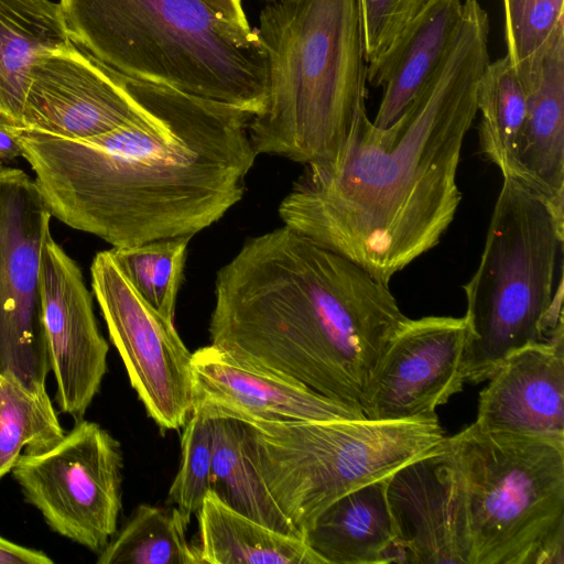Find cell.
Masks as SVG:
<instances>
[{
    "instance_id": "6da1fadb",
    "label": "cell",
    "mask_w": 564,
    "mask_h": 564,
    "mask_svg": "<svg viewBox=\"0 0 564 564\" xmlns=\"http://www.w3.org/2000/svg\"><path fill=\"white\" fill-rule=\"evenodd\" d=\"M488 35L487 12L466 0L446 56L404 112L378 128L362 102L336 156L305 165L281 202L283 224L386 284L434 248L462 200L457 170Z\"/></svg>"
},
{
    "instance_id": "7a4b0ae2",
    "label": "cell",
    "mask_w": 564,
    "mask_h": 564,
    "mask_svg": "<svg viewBox=\"0 0 564 564\" xmlns=\"http://www.w3.org/2000/svg\"><path fill=\"white\" fill-rule=\"evenodd\" d=\"M120 76L148 117L85 139L21 130L22 156L52 216L74 229L113 248L192 237L243 196L252 115Z\"/></svg>"
},
{
    "instance_id": "3957f363",
    "label": "cell",
    "mask_w": 564,
    "mask_h": 564,
    "mask_svg": "<svg viewBox=\"0 0 564 564\" xmlns=\"http://www.w3.org/2000/svg\"><path fill=\"white\" fill-rule=\"evenodd\" d=\"M408 319L389 284L283 225L245 241L218 270L208 332L234 358L359 408Z\"/></svg>"
},
{
    "instance_id": "277c9868",
    "label": "cell",
    "mask_w": 564,
    "mask_h": 564,
    "mask_svg": "<svg viewBox=\"0 0 564 564\" xmlns=\"http://www.w3.org/2000/svg\"><path fill=\"white\" fill-rule=\"evenodd\" d=\"M257 31L267 96L248 124L256 153L304 165L334 159L366 96L357 0L269 1Z\"/></svg>"
},
{
    "instance_id": "5b68a950",
    "label": "cell",
    "mask_w": 564,
    "mask_h": 564,
    "mask_svg": "<svg viewBox=\"0 0 564 564\" xmlns=\"http://www.w3.org/2000/svg\"><path fill=\"white\" fill-rule=\"evenodd\" d=\"M72 42L119 74L239 107H264L257 29L200 0H59Z\"/></svg>"
},
{
    "instance_id": "8992f818",
    "label": "cell",
    "mask_w": 564,
    "mask_h": 564,
    "mask_svg": "<svg viewBox=\"0 0 564 564\" xmlns=\"http://www.w3.org/2000/svg\"><path fill=\"white\" fill-rule=\"evenodd\" d=\"M563 242L564 212L503 177L479 264L463 285L465 382L488 380L511 354L563 323Z\"/></svg>"
},
{
    "instance_id": "52a82bcc",
    "label": "cell",
    "mask_w": 564,
    "mask_h": 564,
    "mask_svg": "<svg viewBox=\"0 0 564 564\" xmlns=\"http://www.w3.org/2000/svg\"><path fill=\"white\" fill-rule=\"evenodd\" d=\"M443 445L462 480L469 564H564V440L474 422Z\"/></svg>"
},
{
    "instance_id": "ba28073f",
    "label": "cell",
    "mask_w": 564,
    "mask_h": 564,
    "mask_svg": "<svg viewBox=\"0 0 564 564\" xmlns=\"http://www.w3.org/2000/svg\"><path fill=\"white\" fill-rule=\"evenodd\" d=\"M240 421L252 465L302 538L332 502L438 451L445 438L438 419Z\"/></svg>"
},
{
    "instance_id": "9c48e42d",
    "label": "cell",
    "mask_w": 564,
    "mask_h": 564,
    "mask_svg": "<svg viewBox=\"0 0 564 564\" xmlns=\"http://www.w3.org/2000/svg\"><path fill=\"white\" fill-rule=\"evenodd\" d=\"M122 469L120 443L80 420L50 448L21 454L11 471L54 532L99 553L117 532Z\"/></svg>"
},
{
    "instance_id": "30bf717a",
    "label": "cell",
    "mask_w": 564,
    "mask_h": 564,
    "mask_svg": "<svg viewBox=\"0 0 564 564\" xmlns=\"http://www.w3.org/2000/svg\"><path fill=\"white\" fill-rule=\"evenodd\" d=\"M52 214L22 170L0 169V375L46 387L51 370L42 323L40 268Z\"/></svg>"
},
{
    "instance_id": "8fae6325",
    "label": "cell",
    "mask_w": 564,
    "mask_h": 564,
    "mask_svg": "<svg viewBox=\"0 0 564 564\" xmlns=\"http://www.w3.org/2000/svg\"><path fill=\"white\" fill-rule=\"evenodd\" d=\"M91 285L131 387L161 431L180 430L193 408L192 352L170 322L132 288L110 250L91 264Z\"/></svg>"
},
{
    "instance_id": "7c38bea8",
    "label": "cell",
    "mask_w": 564,
    "mask_h": 564,
    "mask_svg": "<svg viewBox=\"0 0 564 564\" xmlns=\"http://www.w3.org/2000/svg\"><path fill=\"white\" fill-rule=\"evenodd\" d=\"M468 326L463 317L425 316L394 334L372 367L359 408L375 421L437 419L463 389Z\"/></svg>"
},
{
    "instance_id": "4fadbf2b",
    "label": "cell",
    "mask_w": 564,
    "mask_h": 564,
    "mask_svg": "<svg viewBox=\"0 0 564 564\" xmlns=\"http://www.w3.org/2000/svg\"><path fill=\"white\" fill-rule=\"evenodd\" d=\"M149 113L118 72L72 43L40 57L33 66L21 130L85 139L140 121Z\"/></svg>"
},
{
    "instance_id": "5bb4252c",
    "label": "cell",
    "mask_w": 564,
    "mask_h": 564,
    "mask_svg": "<svg viewBox=\"0 0 564 564\" xmlns=\"http://www.w3.org/2000/svg\"><path fill=\"white\" fill-rule=\"evenodd\" d=\"M40 299L59 410L83 420L107 372L101 335L82 271L50 235L40 268Z\"/></svg>"
},
{
    "instance_id": "9a60e30c",
    "label": "cell",
    "mask_w": 564,
    "mask_h": 564,
    "mask_svg": "<svg viewBox=\"0 0 564 564\" xmlns=\"http://www.w3.org/2000/svg\"><path fill=\"white\" fill-rule=\"evenodd\" d=\"M387 497L398 563L469 564L462 480L443 444L390 475Z\"/></svg>"
},
{
    "instance_id": "2e32d148",
    "label": "cell",
    "mask_w": 564,
    "mask_h": 564,
    "mask_svg": "<svg viewBox=\"0 0 564 564\" xmlns=\"http://www.w3.org/2000/svg\"><path fill=\"white\" fill-rule=\"evenodd\" d=\"M193 408L207 417L274 422L366 419L359 408L332 400L280 373L240 361L208 345L192 352Z\"/></svg>"
},
{
    "instance_id": "e0dca14e",
    "label": "cell",
    "mask_w": 564,
    "mask_h": 564,
    "mask_svg": "<svg viewBox=\"0 0 564 564\" xmlns=\"http://www.w3.org/2000/svg\"><path fill=\"white\" fill-rule=\"evenodd\" d=\"M480 391L476 423L488 431L564 440V325L511 354Z\"/></svg>"
},
{
    "instance_id": "ac0fdd59",
    "label": "cell",
    "mask_w": 564,
    "mask_h": 564,
    "mask_svg": "<svg viewBox=\"0 0 564 564\" xmlns=\"http://www.w3.org/2000/svg\"><path fill=\"white\" fill-rule=\"evenodd\" d=\"M516 70L528 99L518 178L564 212V21Z\"/></svg>"
},
{
    "instance_id": "d6986e66",
    "label": "cell",
    "mask_w": 564,
    "mask_h": 564,
    "mask_svg": "<svg viewBox=\"0 0 564 564\" xmlns=\"http://www.w3.org/2000/svg\"><path fill=\"white\" fill-rule=\"evenodd\" d=\"M463 18L460 0H427L394 43L367 67L383 94L372 123L387 128L404 112L446 56Z\"/></svg>"
},
{
    "instance_id": "ffe728a7",
    "label": "cell",
    "mask_w": 564,
    "mask_h": 564,
    "mask_svg": "<svg viewBox=\"0 0 564 564\" xmlns=\"http://www.w3.org/2000/svg\"><path fill=\"white\" fill-rule=\"evenodd\" d=\"M388 478L341 496L305 530L303 539L324 564L398 563Z\"/></svg>"
},
{
    "instance_id": "44dd1931",
    "label": "cell",
    "mask_w": 564,
    "mask_h": 564,
    "mask_svg": "<svg viewBox=\"0 0 564 564\" xmlns=\"http://www.w3.org/2000/svg\"><path fill=\"white\" fill-rule=\"evenodd\" d=\"M59 2L0 0V121L23 127L30 74L40 57L72 44Z\"/></svg>"
},
{
    "instance_id": "7402d4cb",
    "label": "cell",
    "mask_w": 564,
    "mask_h": 564,
    "mask_svg": "<svg viewBox=\"0 0 564 564\" xmlns=\"http://www.w3.org/2000/svg\"><path fill=\"white\" fill-rule=\"evenodd\" d=\"M196 516L200 564H324L303 538L243 516L212 489Z\"/></svg>"
},
{
    "instance_id": "603a6c76",
    "label": "cell",
    "mask_w": 564,
    "mask_h": 564,
    "mask_svg": "<svg viewBox=\"0 0 564 564\" xmlns=\"http://www.w3.org/2000/svg\"><path fill=\"white\" fill-rule=\"evenodd\" d=\"M210 488L224 502L271 529L301 536L281 511L252 465L245 442V424L229 416L210 417Z\"/></svg>"
},
{
    "instance_id": "cb8c5ba5",
    "label": "cell",
    "mask_w": 564,
    "mask_h": 564,
    "mask_svg": "<svg viewBox=\"0 0 564 564\" xmlns=\"http://www.w3.org/2000/svg\"><path fill=\"white\" fill-rule=\"evenodd\" d=\"M479 148L502 177L518 178V158L528 119L525 87L506 55L489 63L477 87Z\"/></svg>"
},
{
    "instance_id": "d4e9b609",
    "label": "cell",
    "mask_w": 564,
    "mask_h": 564,
    "mask_svg": "<svg viewBox=\"0 0 564 564\" xmlns=\"http://www.w3.org/2000/svg\"><path fill=\"white\" fill-rule=\"evenodd\" d=\"M191 518L177 507L139 505L98 553L97 564H200L187 540Z\"/></svg>"
},
{
    "instance_id": "484cf974",
    "label": "cell",
    "mask_w": 564,
    "mask_h": 564,
    "mask_svg": "<svg viewBox=\"0 0 564 564\" xmlns=\"http://www.w3.org/2000/svg\"><path fill=\"white\" fill-rule=\"evenodd\" d=\"M65 435L46 387H29L0 375V478L24 453L44 451Z\"/></svg>"
},
{
    "instance_id": "4316f807",
    "label": "cell",
    "mask_w": 564,
    "mask_h": 564,
    "mask_svg": "<svg viewBox=\"0 0 564 564\" xmlns=\"http://www.w3.org/2000/svg\"><path fill=\"white\" fill-rule=\"evenodd\" d=\"M191 238H163L110 250L132 288L170 322H174L175 302Z\"/></svg>"
},
{
    "instance_id": "83f0119b",
    "label": "cell",
    "mask_w": 564,
    "mask_h": 564,
    "mask_svg": "<svg viewBox=\"0 0 564 564\" xmlns=\"http://www.w3.org/2000/svg\"><path fill=\"white\" fill-rule=\"evenodd\" d=\"M210 419L198 410H192L183 426L181 463L167 492L169 502L189 518L197 514L210 488Z\"/></svg>"
},
{
    "instance_id": "f1b7e54d",
    "label": "cell",
    "mask_w": 564,
    "mask_h": 564,
    "mask_svg": "<svg viewBox=\"0 0 564 564\" xmlns=\"http://www.w3.org/2000/svg\"><path fill=\"white\" fill-rule=\"evenodd\" d=\"M507 56L514 68L533 57L564 21V0H503Z\"/></svg>"
},
{
    "instance_id": "f546056e",
    "label": "cell",
    "mask_w": 564,
    "mask_h": 564,
    "mask_svg": "<svg viewBox=\"0 0 564 564\" xmlns=\"http://www.w3.org/2000/svg\"><path fill=\"white\" fill-rule=\"evenodd\" d=\"M427 0H357L364 55L376 62L400 36Z\"/></svg>"
},
{
    "instance_id": "4dcf8cb0",
    "label": "cell",
    "mask_w": 564,
    "mask_h": 564,
    "mask_svg": "<svg viewBox=\"0 0 564 564\" xmlns=\"http://www.w3.org/2000/svg\"><path fill=\"white\" fill-rule=\"evenodd\" d=\"M44 552L15 544L0 535V564H51Z\"/></svg>"
},
{
    "instance_id": "1f68e13d",
    "label": "cell",
    "mask_w": 564,
    "mask_h": 564,
    "mask_svg": "<svg viewBox=\"0 0 564 564\" xmlns=\"http://www.w3.org/2000/svg\"><path fill=\"white\" fill-rule=\"evenodd\" d=\"M213 12L228 20L229 22L241 26L250 28L246 13L242 8L241 0H200Z\"/></svg>"
},
{
    "instance_id": "d6a6232c",
    "label": "cell",
    "mask_w": 564,
    "mask_h": 564,
    "mask_svg": "<svg viewBox=\"0 0 564 564\" xmlns=\"http://www.w3.org/2000/svg\"><path fill=\"white\" fill-rule=\"evenodd\" d=\"M20 133V128L0 121V164L22 155Z\"/></svg>"
},
{
    "instance_id": "836d02e7",
    "label": "cell",
    "mask_w": 564,
    "mask_h": 564,
    "mask_svg": "<svg viewBox=\"0 0 564 564\" xmlns=\"http://www.w3.org/2000/svg\"><path fill=\"white\" fill-rule=\"evenodd\" d=\"M2 166H3V165H2V164H0V169H1Z\"/></svg>"
},
{
    "instance_id": "e575fe53",
    "label": "cell",
    "mask_w": 564,
    "mask_h": 564,
    "mask_svg": "<svg viewBox=\"0 0 564 564\" xmlns=\"http://www.w3.org/2000/svg\"><path fill=\"white\" fill-rule=\"evenodd\" d=\"M267 1H273V0H267Z\"/></svg>"
}]
</instances>
